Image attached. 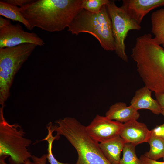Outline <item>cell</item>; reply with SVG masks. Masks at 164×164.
Instances as JSON below:
<instances>
[{"label": "cell", "mask_w": 164, "mask_h": 164, "mask_svg": "<svg viewBox=\"0 0 164 164\" xmlns=\"http://www.w3.org/2000/svg\"><path fill=\"white\" fill-rule=\"evenodd\" d=\"M83 0H32L20 7L32 29L36 27L50 32L68 27L83 9Z\"/></svg>", "instance_id": "6da1fadb"}, {"label": "cell", "mask_w": 164, "mask_h": 164, "mask_svg": "<svg viewBox=\"0 0 164 164\" xmlns=\"http://www.w3.org/2000/svg\"><path fill=\"white\" fill-rule=\"evenodd\" d=\"M131 57L145 86L155 93L164 92V48L148 35L137 45Z\"/></svg>", "instance_id": "7a4b0ae2"}, {"label": "cell", "mask_w": 164, "mask_h": 164, "mask_svg": "<svg viewBox=\"0 0 164 164\" xmlns=\"http://www.w3.org/2000/svg\"><path fill=\"white\" fill-rule=\"evenodd\" d=\"M68 31L76 35L81 32L89 33L97 39L105 50H115L111 20L106 5L97 13L83 9L69 26Z\"/></svg>", "instance_id": "3957f363"}, {"label": "cell", "mask_w": 164, "mask_h": 164, "mask_svg": "<svg viewBox=\"0 0 164 164\" xmlns=\"http://www.w3.org/2000/svg\"><path fill=\"white\" fill-rule=\"evenodd\" d=\"M3 107L0 108V158L9 157L10 164H23L32 155L27 147L32 141L17 123L9 124L4 118Z\"/></svg>", "instance_id": "277c9868"}, {"label": "cell", "mask_w": 164, "mask_h": 164, "mask_svg": "<svg viewBox=\"0 0 164 164\" xmlns=\"http://www.w3.org/2000/svg\"><path fill=\"white\" fill-rule=\"evenodd\" d=\"M37 46L25 43L12 47L0 49V104L5 103L10 96V90L15 74Z\"/></svg>", "instance_id": "5b68a950"}, {"label": "cell", "mask_w": 164, "mask_h": 164, "mask_svg": "<svg viewBox=\"0 0 164 164\" xmlns=\"http://www.w3.org/2000/svg\"><path fill=\"white\" fill-rule=\"evenodd\" d=\"M106 6L111 20L115 53L122 60L127 62L128 58L125 52V39L129 31L140 30L141 26L121 7L117 6L114 1H109Z\"/></svg>", "instance_id": "8992f818"}, {"label": "cell", "mask_w": 164, "mask_h": 164, "mask_svg": "<svg viewBox=\"0 0 164 164\" xmlns=\"http://www.w3.org/2000/svg\"><path fill=\"white\" fill-rule=\"evenodd\" d=\"M25 43L37 46L45 45L43 40L36 33L25 31L19 23L11 24L0 28V49L12 47Z\"/></svg>", "instance_id": "52a82bcc"}, {"label": "cell", "mask_w": 164, "mask_h": 164, "mask_svg": "<svg viewBox=\"0 0 164 164\" xmlns=\"http://www.w3.org/2000/svg\"><path fill=\"white\" fill-rule=\"evenodd\" d=\"M123 124L105 116L97 115L85 129L93 139L100 143L120 136Z\"/></svg>", "instance_id": "ba28073f"}, {"label": "cell", "mask_w": 164, "mask_h": 164, "mask_svg": "<svg viewBox=\"0 0 164 164\" xmlns=\"http://www.w3.org/2000/svg\"><path fill=\"white\" fill-rule=\"evenodd\" d=\"M164 6V0H123L121 7L138 24L151 10Z\"/></svg>", "instance_id": "9c48e42d"}, {"label": "cell", "mask_w": 164, "mask_h": 164, "mask_svg": "<svg viewBox=\"0 0 164 164\" xmlns=\"http://www.w3.org/2000/svg\"><path fill=\"white\" fill-rule=\"evenodd\" d=\"M149 130L144 123L132 120L123 124L120 136L125 143L135 146L144 142H148L151 136Z\"/></svg>", "instance_id": "30bf717a"}, {"label": "cell", "mask_w": 164, "mask_h": 164, "mask_svg": "<svg viewBox=\"0 0 164 164\" xmlns=\"http://www.w3.org/2000/svg\"><path fill=\"white\" fill-rule=\"evenodd\" d=\"M151 93L152 91L145 86L138 89L131 100V105L137 111L147 109L156 115L161 114L162 110L157 101L152 98Z\"/></svg>", "instance_id": "8fae6325"}, {"label": "cell", "mask_w": 164, "mask_h": 164, "mask_svg": "<svg viewBox=\"0 0 164 164\" xmlns=\"http://www.w3.org/2000/svg\"><path fill=\"white\" fill-rule=\"evenodd\" d=\"M105 116L111 120L125 123L137 120L140 117V114L131 105L127 106L125 103L118 102L110 107L106 113Z\"/></svg>", "instance_id": "7c38bea8"}, {"label": "cell", "mask_w": 164, "mask_h": 164, "mask_svg": "<svg viewBox=\"0 0 164 164\" xmlns=\"http://www.w3.org/2000/svg\"><path fill=\"white\" fill-rule=\"evenodd\" d=\"M125 142L119 136L110 140L99 143L103 154L112 164H119L121 153Z\"/></svg>", "instance_id": "4fadbf2b"}, {"label": "cell", "mask_w": 164, "mask_h": 164, "mask_svg": "<svg viewBox=\"0 0 164 164\" xmlns=\"http://www.w3.org/2000/svg\"><path fill=\"white\" fill-rule=\"evenodd\" d=\"M151 19L153 38L157 44L164 47V8L153 12Z\"/></svg>", "instance_id": "5bb4252c"}, {"label": "cell", "mask_w": 164, "mask_h": 164, "mask_svg": "<svg viewBox=\"0 0 164 164\" xmlns=\"http://www.w3.org/2000/svg\"><path fill=\"white\" fill-rule=\"evenodd\" d=\"M0 15L13 21L19 22L22 23L29 30L32 29L29 23L21 13L20 7L1 0Z\"/></svg>", "instance_id": "9a60e30c"}, {"label": "cell", "mask_w": 164, "mask_h": 164, "mask_svg": "<svg viewBox=\"0 0 164 164\" xmlns=\"http://www.w3.org/2000/svg\"><path fill=\"white\" fill-rule=\"evenodd\" d=\"M148 143L150 145V149L145 153V156L156 161L164 157V139L151 135Z\"/></svg>", "instance_id": "2e32d148"}, {"label": "cell", "mask_w": 164, "mask_h": 164, "mask_svg": "<svg viewBox=\"0 0 164 164\" xmlns=\"http://www.w3.org/2000/svg\"><path fill=\"white\" fill-rule=\"evenodd\" d=\"M135 145L129 143H125L123 150V156L119 164H142L140 159L137 157Z\"/></svg>", "instance_id": "e0dca14e"}, {"label": "cell", "mask_w": 164, "mask_h": 164, "mask_svg": "<svg viewBox=\"0 0 164 164\" xmlns=\"http://www.w3.org/2000/svg\"><path fill=\"white\" fill-rule=\"evenodd\" d=\"M52 123L50 122L46 126V128L48 130V134L46 137L42 140V141H47L48 145L47 159L50 164H66L60 162L58 161L54 157L52 152V145L53 142L55 140H58L60 136L56 135L54 136L53 135V132L51 130V127Z\"/></svg>", "instance_id": "ac0fdd59"}, {"label": "cell", "mask_w": 164, "mask_h": 164, "mask_svg": "<svg viewBox=\"0 0 164 164\" xmlns=\"http://www.w3.org/2000/svg\"><path fill=\"white\" fill-rule=\"evenodd\" d=\"M109 2L108 0H83L82 6L83 9L89 12L97 13Z\"/></svg>", "instance_id": "d6986e66"}, {"label": "cell", "mask_w": 164, "mask_h": 164, "mask_svg": "<svg viewBox=\"0 0 164 164\" xmlns=\"http://www.w3.org/2000/svg\"><path fill=\"white\" fill-rule=\"evenodd\" d=\"M151 135L164 139V123L157 125L151 130Z\"/></svg>", "instance_id": "ffe728a7"}, {"label": "cell", "mask_w": 164, "mask_h": 164, "mask_svg": "<svg viewBox=\"0 0 164 164\" xmlns=\"http://www.w3.org/2000/svg\"><path fill=\"white\" fill-rule=\"evenodd\" d=\"M31 0H7L5 2L10 4L21 7L30 2Z\"/></svg>", "instance_id": "44dd1931"}, {"label": "cell", "mask_w": 164, "mask_h": 164, "mask_svg": "<svg viewBox=\"0 0 164 164\" xmlns=\"http://www.w3.org/2000/svg\"><path fill=\"white\" fill-rule=\"evenodd\" d=\"M31 158L36 164H46L47 154H43L40 157L32 155Z\"/></svg>", "instance_id": "7402d4cb"}, {"label": "cell", "mask_w": 164, "mask_h": 164, "mask_svg": "<svg viewBox=\"0 0 164 164\" xmlns=\"http://www.w3.org/2000/svg\"><path fill=\"white\" fill-rule=\"evenodd\" d=\"M142 164H164V162H159L150 159L144 155H142L139 158Z\"/></svg>", "instance_id": "603a6c76"}, {"label": "cell", "mask_w": 164, "mask_h": 164, "mask_svg": "<svg viewBox=\"0 0 164 164\" xmlns=\"http://www.w3.org/2000/svg\"><path fill=\"white\" fill-rule=\"evenodd\" d=\"M156 100L159 104L161 108L164 109V92L155 93Z\"/></svg>", "instance_id": "cb8c5ba5"}, {"label": "cell", "mask_w": 164, "mask_h": 164, "mask_svg": "<svg viewBox=\"0 0 164 164\" xmlns=\"http://www.w3.org/2000/svg\"><path fill=\"white\" fill-rule=\"evenodd\" d=\"M11 24L10 21L0 16V28L6 27Z\"/></svg>", "instance_id": "d4e9b609"}, {"label": "cell", "mask_w": 164, "mask_h": 164, "mask_svg": "<svg viewBox=\"0 0 164 164\" xmlns=\"http://www.w3.org/2000/svg\"><path fill=\"white\" fill-rule=\"evenodd\" d=\"M0 164H8L5 161V159L3 158H0ZM23 164H36L33 161H31L29 159L26 160Z\"/></svg>", "instance_id": "484cf974"}, {"label": "cell", "mask_w": 164, "mask_h": 164, "mask_svg": "<svg viewBox=\"0 0 164 164\" xmlns=\"http://www.w3.org/2000/svg\"><path fill=\"white\" fill-rule=\"evenodd\" d=\"M164 116V109H162L161 114Z\"/></svg>", "instance_id": "4316f807"}, {"label": "cell", "mask_w": 164, "mask_h": 164, "mask_svg": "<svg viewBox=\"0 0 164 164\" xmlns=\"http://www.w3.org/2000/svg\"><path fill=\"white\" fill-rule=\"evenodd\" d=\"M163 160H164V157L163 158Z\"/></svg>", "instance_id": "83f0119b"}, {"label": "cell", "mask_w": 164, "mask_h": 164, "mask_svg": "<svg viewBox=\"0 0 164 164\" xmlns=\"http://www.w3.org/2000/svg\"><path fill=\"white\" fill-rule=\"evenodd\" d=\"M66 164H68V163H67Z\"/></svg>", "instance_id": "f1b7e54d"}]
</instances>
